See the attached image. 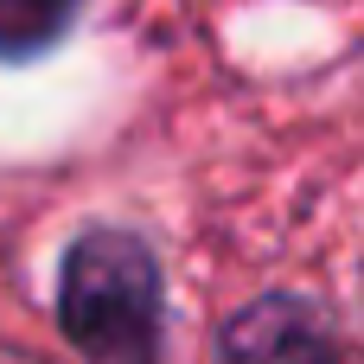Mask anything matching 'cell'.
<instances>
[{
    "label": "cell",
    "mask_w": 364,
    "mask_h": 364,
    "mask_svg": "<svg viewBox=\"0 0 364 364\" xmlns=\"http://www.w3.org/2000/svg\"><path fill=\"white\" fill-rule=\"evenodd\" d=\"M58 326L90 364L160 358V269L122 230H90L64 256Z\"/></svg>",
    "instance_id": "1"
},
{
    "label": "cell",
    "mask_w": 364,
    "mask_h": 364,
    "mask_svg": "<svg viewBox=\"0 0 364 364\" xmlns=\"http://www.w3.org/2000/svg\"><path fill=\"white\" fill-rule=\"evenodd\" d=\"M224 364H339V352L307 301H262L230 320Z\"/></svg>",
    "instance_id": "2"
},
{
    "label": "cell",
    "mask_w": 364,
    "mask_h": 364,
    "mask_svg": "<svg viewBox=\"0 0 364 364\" xmlns=\"http://www.w3.org/2000/svg\"><path fill=\"white\" fill-rule=\"evenodd\" d=\"M83 0H0V58H38L51 51Z\"/></svg>",
    "instance_id": "3"
}]
</instances>
